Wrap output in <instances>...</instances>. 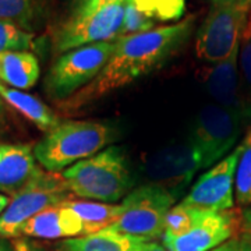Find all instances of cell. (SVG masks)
<instances>
[{
	"instance_id": "cell-12",
	"label": "cell",
	"mask_w": 251,
	"mask_h": 251,
	"mask_svg": "<svg viewBox=\"0 0 251 251\" xmlns=\"http://www.w3.org/2000/svg\"><path fill=\"white\" fill-rule=\"evenodd\" d=\"M240 150V145L236 147V150L226 158L214 165L202 176H200V179L196 181V184L191 187L190 193L181 202L218 212L233 209L234 175Z\"/></svg>"
},
{
	"instance_id": "cell-25",
	"label": "cell",
	"mask_w": 251,
	"mask_h": 251,
	"mask_svg": "<svg viewBox=\"0 0 251 251\" xmlns=\"http://www.w3.org/2000/svg\"><path fill=\"white\" fill-rule=\"evenodd\" d=\"M239 70L243 87L251 99V11L243 28L239 44Z\"/></svg>"
},
{
	"instance_id": "cell-22",
	"label": "cell",
	"mask_w": 251,
	"mask_h": 251,
	"mask_svg": "<svg viewBox=\"0 0 251 251\" xmlns=\"http://www.w3.org/2000/svg\"><path fill=\"white\" fill-rule=\"evenodd\" d=\"M240 148L234 175V196L239 205H251V127L247 128Z\"/></svg>"
},
{
	"instance_id": "cell-4",
	"label": "cell",
	"mask_w": 251,
	"mask_h": 251,
	"mask_svg": "<svg viewBox=\"0 0 251 251\" xmlns=\"http://www.w3.org/2000/svg\"><path fill=\"white\" fill-rule=\"evenodd\" d=\"M116 48L115 41L85 45L62 53L52 64L45 80L48 95L64 102L97 78Z\"/></svg>"
},
{
	"instance_id": "cell-2",
	"label": "cell",
	"mask_w": 251,
	"mask_h": 251,
	"mask_svg": "<svg viewBox=\"0 0 251 251\" xmlns=\"http://www.w3.org/2000/svg\"><path fill=\"white\" fill-rule=\"evenodd\" d=\"M116 138V128L108 122L66 120L36 144L34 156L46 172L59 173L108 148Z\"/></svg>"
},
{
	"instance_id": "cell-11",
	"label": "cell",
	"mask_w": 251,
	"mask_h": 251,
	"mask_svg": "<svg viewBox=\"0 0 251 251\" xmlns=\"http://www.w3.org/2000/svg\"><path fill=\"white\" fill-rule=\"evenodd\" d=\"M198 81L216 105L242 119L243 123L251 120V99L244 91L239 70V48L226 60L201 67Z\"/></svg>"
},
{
	"instance_id": "cell-29",
	"label": "cell",
	"mask_w": 251,
	"mask_h": 251,
	"mask_svg": "<svg viewBox=\"0 0 251 251\" xmlns=\"http://www.w3.org/2000/svg\"><path fill=\"white\" fill-rule=\"evenodd\" d=\"M11 250L13 251H45L38 244L32 243L27 237H18L11 240Z\"/></svg>"
},
{
	"instance_id": "cell-20",
	"label": "cell",
	"mask_w": 251,
	"mask_h": 251,
	"mask_svg": "<svg viewBox=\"0 0 251 251\" xmlns=\"http://www.w3.org/2000/svg\"><path fill=\"white\" fill-rule=\"evenodd\" d=\"M212 209L201 206L187 205L180 202L179 205L172 206L165 221V232L162 237H177L188 232L194 225L204 219Z\"/></svg>"
},
{
	"instance_id": "cell-7",
	"label": "cell",
	"mask_w": 251,
	"mask_h": 251,
	"mask_svg": "<svg viewBox=\"0 0 251 251\" xmlns=\"http://www.w3.org/2000/svg\"><path fill=\"white\" fill-rule=\"evenodd\" d=\"M242 119L216 103H206L198 110L190 143L201 158V169L212 168L227 156L242 134Z\"/></svg>"
},
{
	"instance_id": "cell-18",
	"label": "cell",
	"mask_w": 251,
	"mask_h": 251,
	"mask_svg": "<svg viewBox=\"0 0 251 251\" xmlns=\"http://www.w3.org/2000/svg\"><path fill=\"white\" fill-rule=\"evenodd\" d=\"M145 242L105 229L102 232L62 240L57 251H141Z\"/></svg>"
},
{
	"instance_id": "cell-24",
	"label": "cell",
	"mask_w": 251,
	"mask_h": 251,
	"mask_svg": "<svg viewBox=\"0 0 251 251\" xmlns=\"http://www.w3.org/2000/svg\"><path fill=\"white\" fill-rule=\"evenodd\" d=\"M35 48L32 32L0 20V52H29Z\"/></svg>"
},
{
	"instance_id": "cell-36",
	"label": "cell",
	"mask_w": 251,
	"mask_h": 251,
	"mask_svg": "<svg viewBox=\"0 0 251 251\" xmlns=\"http://www.w3.org/2000/svg\"><path fill=\"white\" fill-rule=\"evenodd\" d=\"M240 240H242V239H240ZM242 251H251V244L242 240Z\"/></svg>"
},
{
	"instance_id": "cell-1",
	"label": "cell",
	"mask_w": 251,
	"mask_h": 251,
	"mask_svg": "<svg viewBox=\"0 0 251 251\" xmlns=\"http://www.w3.org/2000/svg\"><path fill=\"white\" fill-rule=\"evenodd\" d=\"M196 17L148 32L119 36L116 48L103 70L87 87L62 103L66 112H77L95 100L123 88L140 77L158 70L190 39Z\"/></svg>"
},
{
	"instance_id": "cell-19",
	"label": "cell",
	"mask_w": 251,
	"mask_h": 251,
	"mask_svg": "<svg viewBox=\"0 0 251 251\" xmlns=\"http://www.w3.org/2000/svg\"><path fill=\"white\" fill-rule=\"evenodd\" d=\"M78 215L82 224V236L102 232L116 222L122 212L120 204H108L90 200L72 198L64 202Z\"/></svg>"
},
{
	"instance_id": "cell-14",
	"label": "cell",
	"mask_w": 251,
	"mask_h": 251,
	"mask_svg": "<svg viewBox=\"0 0 251 251\" xmlns=\"http://www.w3.org/2000/svg\"><path fill=\"white\" fill-rule=\"evenodd\" d=\"M39 172L28 144L0 143V193L13 197Z\"/></svg>"
},
{
	"instance_id": "cell-13",
	"label": "cell",
	"mask_w": 251,
	"mask_h": 251,
	"mask_svg": "<svg viewBox=\"0 0 251 251\" xmlns=\"http://www.w3.org/2000/svg\"><path fill=\"white\" fill-rule=\"evenodd\" d=\"M240 233V212L211 211L188 232L177 237H162L168 251H211Z\"/></svg>"
},
{
	"instance_id": "cell-33",
	"label": "cell",
	"mask_w": 251,
	"mask_h": 251,
	"mask_svg": "<svg viewBox=\"0 0 251 251\" xmlns=\"http://www.w3.org/2000/svg\"><path fill=\"white\" fill-rule=\"evenodd\" d=\"M6 125H7V109L3 99L0 98V128L6 127Z\"/></svg>"
},
{
	"instance_id": "cell-15",
	"label": "cell",
	"mask_w": 251,
	"mask_h": 251,
	"mask_svg": "<svg viewBox=\"0 0 251 251\" xmlns=\"http://www.w3.org/2000/svg\"><path fill=\"white\" fill-rule=\"evenodd\" d=\"M82 236V224L78 215L66 204L52 206L36 214L24 225L21 237L34 239H73Z\"/></svg>"
},
{
	"instance_id": "cell-3",
	"label": "cell",
	"mask_w": 251,
	"mask_h": 251,
	"mask_svg": "<svg viewBox=\"0 0 251 251\" xmlns=\"http://www.w3.org/2000/svg\"><path fill=\"white\" fill-rule=\"evenodd\" d=\"M62 176L73 196L108 204L125 198L134 184L127 156L117 145L74 163Z\"/></svg>"
},
{
	"instance_id": "cell-6",
	"label": "cell",
	"mask_w": 251,
	"mask_h": 251,
	"mask_svg": "<svg viewBox=\"0 0 251 251\" xmlns=\"http://www.w3.org/2000/svg\"><path fill=\"white\" fill-rule=\"evenodd\" d=\"M72 198L62 173L41 171L11 197L7 208L0 214V236L11 240L21 237V230L31 218Z\"/></svg>"
},
{
	"instance_id": "cell-9",
	"label": "cell",
	"mask_w": 251,
	"mask_h": 251,
	"mask_svg": "<svg viewBox=\"0 0 251 251\" xmlns=\"http://www.w3.org/2000/svg\"><path fill=\"white\" fill-rule=\"evenodd\" d=\"M126 4L127 0H117L90 16L69 17L54 34V52L62 54L80 46L115 41L122 36Z\"/></svg>"
},
{
	"instance_id": "cell-27",
	"label": "cell",
	"mask_w": 251,
	"mask_h": 251,
	"mask_svg": "<svg viewBox=\"0 0 251 251\" xmlns=\"http://www.w3.org/2000/svg\"><path fill=\"white\" fill-rule=\"evenodd\" d=\"M117 0H75L73 4L72 18H80L90 16L98 10L106 7L109 4L115 3Z\"/></svg>"
},
{
	"instance_id": "cell-5",
	"label": "cell",
	"mask_w": 251,
	"mask_h": 251,
	"mask_svg": "<svg viewBox=\"0 0 251 251\" xmlns=\"http://www.w3.org/2000/svg\"><path fill=\"white\" fill-rule=\"evenodd\" d=\"M175 201L172 193L151 183L135 188L126 196L119 219L108 229L141 242H155L163 236L166 215Z\"/></svg>"
},
{
	"instance_id": "cell-35",
	"label": "cell",
	"mask_w": 251,
	"mask_h": 251,
	"mask_svg": "<svg viewBox=\"0 0 251 251\" xmlns=\"http://www.w3.org/2000/svg\"><path fill=\"white\" fill-rule=\"evenodd\" d=\"M0 251H13L11 250V244H9L7 242L1 240L0 242Z\"/></svg>"
},
{
	"instance_id": "cell-34",
	"label": "cell",
	"mask_w": 251,
	"mask_h": 251,
	"mask_svg": "<svg viewBox=\"0 0 251 251\" xmlns=\"http://www.w3.org/2000/svg\"><path fill=\"white\" fill-rule=\"evenodd\" d=\"M10 200H11V197L10 196H6V194H3V193H0V214L7 208V205H9Z\"/></svg>"
},
{
	"instance_id": "cell-31",
	"label": "cell",
	"mask_w": 251,
	"mask_h": 251,
	"mask_svg": "<svg viewBox=\"0 0 251 251\" xmlns=\"http://www.w3.org/2000/svg\"><path fill=\"white\" fill-rule=\"evenodd\" d=\"M211 251H242V240L239 237H233Z\"/></svg>"
},
{
	"instance_id": "cell-30",
	"label": "cell",
	"mask_w": 251,
	"mask_h": 251,
	"mask_svg": "<svg viewBox=\"0 0 251 251\" xmlns=\"http://www.w3.org/2000/svg\"><path fill=\"white\" fill-rule=\"evenodd\" d=\"M216 7H251V0H209Z\"/></svg>"
},
{
	"instance_id": "cell-23",
	"label": "cell",
	"mask_w": 251,
	"mask_h": 251,
	"mask_svg": "<svg viewBox=\"0 0 251 251\" xmlns=\"http://www.w3.org/2000/svg\"><path fill=\"white\" fill-rule=\"evenodd\" d=\"M135 7L153 21H177L186 11V0H133Z\"/></svg>"
},
{
	"instance_id": "cell-17",
	"label": "cell",
	"mask_w": 251,
	"mask_h": 251,
	"mask_svg": "<svg viewBox=\"0 0 251 251\" xmlns=\"http://www.w3.org/2000/svg\"><path fill=\"white\" fill-rule=\"evenodd\" d=\"M41 67L32 52H0V82L16 88L29 90L39 80Z\"/></svg>"
},
{
	"instance_id": "cell-26",
	"label": "cell",
	"mask_w": 251,
	"mask_h": 251,
	"mask_svg": "<svg viewBox=\"0 0 251 251\" xmlns=\"http://www.w3.org/2000/svg\"><path fill=\"white\" fill-rule=\"evenodd\" d=\"M155 28V21L148 16H145L140 10L135 7L133 0H127L125 11V20H123V29L122 36L134 35L141 32H148Z\"/></svg>"
},
{
	"instance_id": "cell-21",
	"label": "cell",
	"mask_w": 251,
	"mask_h": 251,
	"mask_svg": "<svg viewBox=\"0 0 251 251\" xmlns=\"http://www.w3.org/2000/svg\"><path fill=\"white\" fill-rule=\"evenodd\" d=\"M41 14V0H0V20L32 31Z\"/></svg>"
},
{
	"instance_id": "cell-32",
	"label": "cell",
	"mask_w": 251,
	"mask_h": 251,
	"mask_svg": "<svg viewBox=\"0 0 251 251\" xmlns=\"http://www.w3.org/2000/svg\"><path fill=\"white\" fill-rule=\"evenodd\" d=\"M141 251H168V250L165 249V246H163V244H161V243L148 242L144 244Z\"/></svg>"
},
{
	"instance_id": "cell-10",
	"label": "cell",
	"mask_w": 251,
	"mask_h": 251,
	"mask_svg": "<svg viewBox=\"0 0 251 251\" xmlns=\"http://www.w3.org/2000/svg\"><path fill=\"white\" fill-rule=\"evenodd\" d=\"M200 169L201 158L190 140L162 148L144 165V172L151 184L168 190L175 197L186 190Z\"/></svg>"
},
{
	"instance_id": "cell-37",
	"label": "cell",
	"mask_w": 251,
	"mask_h": 251,
	"mask_svg": "<svg viewBox=\"0 0 251 251\" xmlns=\"http://www.w3.org/2000/svg\"><path fill=\"white\" fill-rule=\"evenodd\" d=\"M250 11H251V10H250Z\"/></svg>"
},
{
	"instance_id": "cell-28",
	"label": "cell",
	"mask_w": 251,
	"mask_h": 251,
	"mask_svg": "<svg viewBox=\"0 0 251 251\" xmlns=\"http://www.w3.org/2000/svg\"><path fill=\"white\" fill-rule=\"evenodd\" d=\"M240 234L243 242L251 244V208H246L240 212Z\"/></svg>"
},
{
	"instance_id": "cell-8",
	"label": "cell",
	"mask_w": 251,
	"mask_h": 251,
	"mask_svg": "<svg viewBox=\"0 0 251 251\" xmlns=\"http://www.w3.org/2000/svg\"><path fill=\"white\" fill-rule=\"evenodd\" d=\"M251 7L212 6L196 36V54L206 64L226 60L239 48Z\"/></svg>"
},
{
	"instance_id": "cell-16",
	"label": "cell",
	"mask_w": 251,
	"mask_h": 251,
	"mask_svg": "<svg viewBox=\"0 0 251 251\" xmlns=\"http://www.w3.org/2000/svg\"><path fill=\"white\" fill-rule=\"evenodd\" d=\"M0 98L3 99L6 106L14 109L21 116L36 126L41 131L49 133L62 123L60 117L46 103L28 92L11 88L0 82Z\"/></svg>"
}]
</instances>
